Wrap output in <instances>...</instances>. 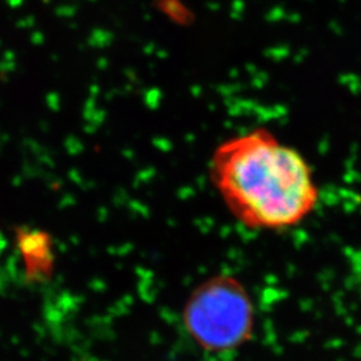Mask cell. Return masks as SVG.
I'll return each mask as SVG.
<instances>
[{
	"label": "cell",
	"instance_id": "cell-2",
	"mask_svg": "<svg viewBox=\"0 0 361 361\" xmlns=\"http://www.w3.org/2000/svg\"><path fill=\"white\" fill-rule=\"evenodd\" d=\"M183 325L200 348L232 352L252 337L253 302L238 280L216 276L194 289L183 310Z\"/></svg>",
	"mask_w": 361,
	"mask_h": 361
},
{
	"label": "cell",
	"instance_id": "cell-1",
	"mask_svg": "<svg viewBox=\"0 0 361 361\" xmlns=\"http://www.w3.org/2000/svg\"><path fill=\"white\" fill-rule=\"evenodd\" d=\"M210 173L229 212L250 229L293 228L319 202L307 159L267 130H252L221 143Z\"/></svg>",
	"mask_w": 361,
	"mask_h": 361
},
{
	"label": "cell",
	"instance_id": "cell-4",
	"mask_svg": "<svg viewBox=\"0 0 361 361\" xmlns=\"http://www.w3.org/2000/svg\"><path fill=\"white\" fill-rule=\"evenodd\" d=\"M350 274L355 279V283L361 289V249L355 250L350 255Z\"/></svg>",
	"mask_w": 361,
	"mask_h": 361
},
{
	"label": "cell",
	"instance_id": "cell-3",
	"mask_svg": "<svg viewBox=\"0 0 361 361\" xmlns=\"http://www.w3.org/2000/svg\"><path fill=\"white\" fill-rule=\"evenodd\" d=\"M15 249L27 283H49L56 268V250L50 233L38 228L23 226L15 233Z\"/></svg>",
	"mask_w": 361,
	"mask_h": 361
}]
</instances>
